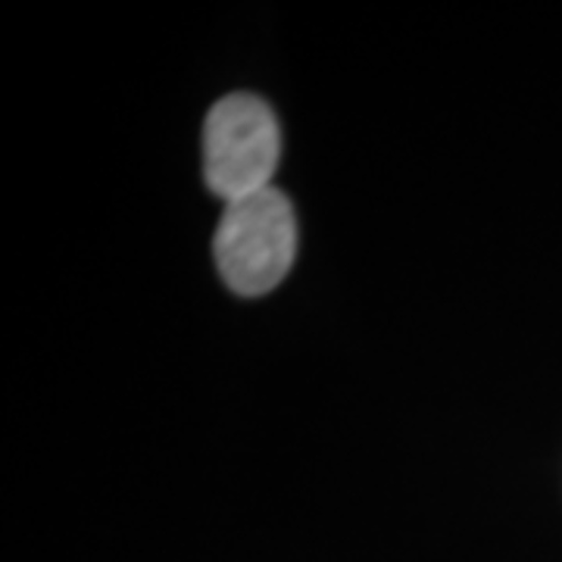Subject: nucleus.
Returning <instances> with one entry per match:
<instances>
[{"label":"nucleus","instance_id":"2","mask_svg":"<svg viewBox=\"0 0 562 562\" xmlns=\"http://www.w3.org/2000/svg\"><path fill=\"white\" fill-rule=\"evenodd\" d=\"M281 132L269 103L254 94L220 101L203 125V176L210 191L241 201L262 188L279 166Z\"/></svg>","mask_w":562,"mask_h":562},{"label":"nucleus","instance_id":"1","mask_svg":"<svg viewBox=\"0 0 562 562\" xmlns=\"http://www.w3.org/2000/svg\"><path fill=\"white\" fill-rule=\"evenodd\" d=\"M297 254V222L284 194L262 188L232 201L216 232V262L225 284L241 297L279 288Z\"/></svg>","mask_w":562,"mask_h":562}]
</instances>
